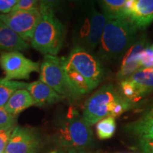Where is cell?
Listing matches in <instances>:
<instances>
[{"label": "cell", "instance_id": "1", "mask_svg": "<svg viewBox=\"0 0 153 153\" xmlns=\"http://www.w3.org/2000/svg\"><path fill=\"white\" fill-rule=\"evenodd\" d=\"M61 61L69 84L80 97L94 90L104 79V69L100 60L81 47L74 45Z\"/></svg>", "mask_w": 153, "mask_h": 153}, {"label": "cell", "instance_id": "2", "mask_svg": "<svg viewBox=\"0 0 153 153\" xmlns=\"http://www.w3.org/2000/svg\"><path fill=\"white\" fill-rule=\"evenodd\" d=\"M54 140L60 148L70 151L82 150L94 146V133L82 115L74 107L63 110L56 116Z\"/></svg>", "mask_w": 153, "mask_h": 153}, {"label": "cell", "instance_id": "3", "mask_svg": "<svg viewBox=\"0 0 153 153\" xmlns=\"http://www.w3.org/2000/svg\"><path fill=\"white\" fill-rule=\"evenodd\" d=\"M136 103L126 98L112 84L99 88L85 101L82 116L91 127L106 117H117L131 110Z\"/></svg>", "mask_w": 153, "mask_h": 153}, {"label": "cell", "instance_id": "4", "mask_svg": "<svg viewBox=\"0 0 153 153\" xmlns=\"http://www.w3.org/2000/svg\"><path fill=\"white\" fill-rule=\"evenodd\" d=\"M137 37V28L128 19L107 20L99 45V58L105 62L119 60Z\"/></svg>", "mask_w": 153, "mask_h": 153}, {"label": "cell", "instance_id": "5", "mask_svg": "<svg viewBox=\"0 0 153 153\" xmlns=\"http://www.w3.org/2000/svg\"><path fill=\"white\" fill-rule=\"evenodd\" d=\"M49 1H41V19L34 31L31 46L45 55L57 56L65 38V30Z\"/></svg>", "mask_w": 153, "mask_h": 153}, {"label": "cell", "instance_id": "6", "mask_svg": "<svg viewBox=\"0 0 153 153\" xmlns=\"http://www.w3.org/2000/svg\"><path fill=\"white\" fill-rule=\"evenodd\" d=\"M106 22V16L96 9L94 4L84 3L77 12L72 30L74 46L90 53L94 51L99 46Z\"/></svg>", "mask_w": 153, "mask_h": 153}, {"label": "cell", "instance_id": "7", "mask_svg": "<svg viewBox=\"0 0 153 153\" xmlns=\"http://www.w3.org/2000/svg\"><path fill=\"white\" fill-rule=\"evenodd\" d=\"M39 80L54 89L65 99L72 101L80 98L67 79L61 57L51 55L44 56L41 64Z\"/></svg>", "mask_w": 153, "mask_h": 153}, {"label": "cell", "instance_id": "8", "mask_svg": "<svg viewBox=\"0 0 153 153\" xmlns=\"http://www.w3.org/2000/svg\"><path fill=\"white\" fill-rule=\"evenodd\" d=\"M0 66L8 80L28 79L30 74L41 69L39 62L30 60L19 51L0 53Z\"/></svg>", "mask_w": 153, "mask_h": 153}, {"label": "cell", "instance_id": "9", "mask_svg": "<svg viewBox=\"0 0 153 153\" xmlns=\"http://www.w3.org/2000/svg\"><path fill=\"white\" fill-rule=\"evenodd\" d=\"M41 19L39 9L11 11L9 14H0V21L18 34L23 40L31 42L36 26Z\"/></svg>", "mask_w": 153, "mask_h": 153}, {"label": "cell", "instance_id": "10", "mask_svg": "<svg viewBox=\"0 0 153 153\" xmlns=\"http://www.w3.org/2000/svg\"><path fill=\"white\" fill-rule=\"evenodd\" d=\"M41 147V137L35 128L16 126L4 153H38Z\"/></svg>", "mask_w": 153, "mask_h": 153}, {"label": "cell", "instance_id": "11", "mask_svg": "<svg viewBox=\"0 0 153 153\" xmlns=\"http://www.w3.org/2000/svg\"><path fill=\"white\" fill-rule=\"evenodd\" d=\"M119 89L126 98L136 103L153 91V70L139 69L120 82Z\"/></svg>", "mask_w": 153, "mask_h": 153}, {"label": "cell", "instance_id": "12", "mask_svg": "<svg viewBox=\"0 0 153 153\" xmlns=\"http://www.w3.org/2000/svg\"><path fill=\"white\" fill-rule=\"evenodd\" d=\"M149 45L150 44L146 33H142L137 37L136 41L134 42L122 57L120 68L116 74V78L118 81L120 82L128 79L139 70L140 53Z\"/></svg>", "mask_w": 153, "mask_h": 153}, {"label": "cell", "instance_id": "13", "mask_svg": "<svg viewBox=\"0 0 153 153\" xmlns=\"http://www.w3.org/2000/svg\"><path fill=\"white\" fill-rule=\"evenodd\" d=\"M126 15L137 30L145 29L153 22V0H127Z\"/></svg>", "mask_w": 153, "mask_h": 153}, {"label": "cell", "instance_id": "14", "mask_svg": "<svg viewBox=\"0 0 153 153\" xmlns=\"http://www.w3.org/2000/svg\"><path fill=\"white\" fill-rule=\"evenodd\" d=\"M26 89L31 95L35 106H48L57 104L65 99L54 89L41 80L27 83Z\"/></svg>", "mask_w": 153, "mask_h": 153}, {"label": "cell", "instance_id": "15", "mask_svg": "<svg viewBox=\"0 0 153 153\" xmlns=\"http://www.w3.org/2000/svg\"><path fill=\"white\" fill-rule=\"evenodd\" d=\"M29 44L0 21V53L26 51Z\"/></svg>", "mask_w": 153, "mask_h": 153}, {"label": "cell", "instance_id": "16", "mask_svg": "<svg viewBox=\"0 0 153 153\" xmlns=\"http://www.w3.org/2000/svg\"><path fill=\"white\" fill-rule=\"evenodd\" d=\"M124 131L137 140H153V117L145 115L139 119L126 124Z\"/></svg>", "mask_w": 153, "mask_h": 153}, {"label": "cell", "instance_id": "17", "mask_svg": "<svg viewBox=\"0 0 153 153\" xmlns=\"http://www.w3.org/2000/svg\"><path fill=\"white\" fill-rule=\"evenodd\" d=\"M31 95L26 89H19L13 94L4 106L5 109L14 116L22 113L26 108L33 106Z\"/></svg>", "mask_w": 153, "mask_h": 153}, {"label": "cell", "instance_id": "18", "mask_svg": "<svg viewBox=\"0 0 153 153\" xmlns=\"http://www.w3.org/2000/svg\"><path fill=\"white\" fill-rule=\"evenodd\" d=\"M127 0H102L99 1L102 13L107 20L127 19L126 4Z\"/></svg>", "mask_w": 153, "mask_h": 153}, {"label": "cell", "instance_id": "19", "mask_svg": "<svg viewBox=\"0 0 153 153\" xmlns=\"http://www.w3.org/2000/svg\"><path fill=\"white\" fill-rule=\"evenodd\" d=\"M27 83L16 80L0 79V107L4 106L10 97L19 89H26Z\"/></svg>", "mask_w": 153, "mask_h": 153}, {"label": "cell", "instance_id": "20", "mask_svg": "<svg viewBox=\"0 0 153 153\" xmlns=\"http://www.w3.org/2000/svg\"><path fill=\"white\" fill-rule=\"evenodd\" d=\"M116 129V119L109 116L101 120L97 123V135L100 140H108L114 136Z\"/></svg>", "mask_w": 153, "mask_h": 153}, {"label": "cell", "instance_id": "21", "mask_svg": "<svg viewBox=\"0 0 153 153\" xmlns=\"http://www.w3.org/2000/svg\"><path fill=\"white\" fill-rule=\"evenodd\" d=\"M140 69L153 70V44L149 45L139 55Z\"/></svg>", "mask_w": 153, "mask_h": 153}, {"label": "cell", "instance_id": "22", "mask_svg": "<svg viewBox=\"0 0 153 153\" xmlns=\"http://www.w3.org/2000/svg\"><path fill=\"white\" fill-rule=\"evenodd\" d=\"M16 126V116L7 111L4 106L0 107V128H7Z\"/></svg>", "mask_w": 153, "mask_h": 153}, {"label": "cell", "instance_id": "23", "mask_svg": "<svg viewBox=\"0 0 153 153\" xmlns=\"http://www.w3.org/2000/svg\"><path fill=\"white\" fill-rule=\"evenodd\" d=\"M40 7H41V1L36 0H18L11 11L34 10V9H39Z\"/></svg>", "mask_w": 153, "mask_h": 153}, {"label": "cell", "instance_id": "24", "mask_svg": "<svg viewBox=\"0 0 153 153\" xmlns=\"http://www.w3.org/2000/svg\"><path fill=\"white\" fill-rule=\"evenodd\" d=\"M15 127L0 128V153H4Z\"/></svg>", "mask_w": 153, "mask_h": 153}, {"label": "cell", "instance_id": "25", "mask_svg": "<svg viewBox=\"0 0 153 153\" xmlns=\"http://www.w3.org/2000/svg\"><path fill=\"white\" fill-rule=\"evenodd\" d=\"M133 149L136 153H153V140H137Z\"/></svg>", "mask_w": 153, "mask_h": 153}, {"label": "cell", "instance_id": "26", "mask_svg": "<svg viewBox=\"0 0 153 153\" xmlns=\"http://www.w3.org/2000/svg\"><path fill=\"white\" fill-rule=\"evenodd\" d=\"M18 0H0V13L2 14H9Z\"/></svg>", "mask_w": 153, "mask_h": 153}, {"label": "cell", "instance_id": "27", "mask_svg": "<svg viewBox=\"0 0 153 153\" xmlns=\"http://www.w3.org/2000/svg\"><path fill=\"white\" fill-rule=\"evenodd\" d=\"M79 153H136L131 152H88L85 151H79Z\"/></svg>", "mask_w": 153, "mask_h": 153}, {"label": "cell", "instance_id": "28", "mask_svg": "<svg viewBox=\"0 0 153 153\" xmlns=\"http://www.w3.org/2000/svg\"><path fill=\"white\" fill-rule=\"evenodd\" d=\"M146 114L149 115V116H152V117H153V105H152V106L151 107L150 109L148 111V112Z\"/></svg>", "mask_w": 153, "mask_h": 153}]
</instances>
